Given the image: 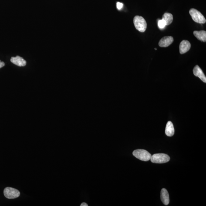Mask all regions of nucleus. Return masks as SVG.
Segmentation results:
<instances>
[{"label":"nucleus","instance_id":"8","mask_svg":"<svg viewBox=\"0 0 206 206\" xmlns=\"http://www.w3.org/2000/svg\"><path fill=\"white\" fill-rule=\"evenodd\" d=\"M193 73L195 76L198 77L204 82H206V77L204 72L199 66L196 65L193 69Z\"/></svg>","mask_w":206,"mask_h":206},{"label":"nucleus","instance_id":"5","mask_svg":"<svg viewBox=\"0 0 206 206\" xmlns=\"http://www.w3.org/2000/svg\"><path fill=\"white\" fill-rule=\"evenodd\" d=\"M4 196L8 199H14L19 197L20 195L19 191L16 189L10 187H7L4 191Z\"/></svg>","mask_w":206,"mask_h":206},{"label":"nucleus","instance_id":"16","mask_svg":"<svg viewBox=\"0 0 206 206\" xmlns=\"http://www.w3.org/2000/svg\"><path fill=\"white\" fill-rule=\"evenodd\" d=\"M4 65H5V63L3 61H0V68L4 67Z\"/></svg>","mask_w":206,"mask_h":206},{"label":"nucleus","instance_id":"15","mask_svg":"<svg viewBox=\"0 0 206 206\" xmlns=\"http://www.w3.org/2000/svg\"><path fill=\"white\" fill-rule=\"evenodd\" d=\"M117 9L118 10H121L123 6V4L119 2L117 3Z\"/></svg>","mask_w":206,"mask_h":206},{"label":"nucleus","instance_id":"17","mask_svg":"<svg viewBox=\"0 0 206 206\" xmlns=\"http://www.w3.org/2000/svg\"><path fill=\"white\" fill-rule=\"evenodd\" d=\"M81 206H88V204H86V203L84 202L82 203V204H81Z\"/></svg>","mask_w":206,"mask_h":206},{"label":"nucleus","instance_id":"3","mask_svg":"<svg viewBox=\"0 0 206 206\" xmlns=\"http://www.w3.org/2000/svg\"><path fill=\"white\" fill-rule=\"evenodd\" d=\"M170 159V158L168 155L165 153H157L152 155L150 160L153 163H164L169 162Z\"/></svg>","mask_w":206,"mask_h":206},{"label":"nucleus","instance_id":"18","mask_svg":"<svg viewBox=\"0 0 206 206\" xmlns=\"http://www.w3.org/2000/svg\"><path fill=\"white\" fill-rule=\"evenodd\" d=\"M155 49L156 50H157V49H156V48H155Z\"/></svg>","mask_w":206,"mask_h":206},{"label":"nucleus","instance_id":"1","mask_svg":"<svg viewBox=\"0 0 206 206\" xmlns=\"http://www.w3.org/2000/svg\"><path fill=\"white\" fill-rule=\"evenodd\" d=\"M135 28L141 32H144L147 28V22L144 18L139 16H135L133 20Z\"/></svg>","mask_w":206,"mask_h":206},{"label":"nucleus","instance_id":"7","mask_svg":"<svg viewBox=\"0 0 206 206\" xmlns=\"http://www.w3.org/2000/svg\"><path fill=\"white\" fill-rule=\"evenodd\" d=\"M191 47L190 42L187 40H183L180 45V53L183 54L188 51Z\"/></svg>","mask_w":206,"mask_h":206},{"label":"nucleus","instance_id":"4","mask_svg":"<svg viewBox=\"0 0 206 206\" xmlns=\"http://www.w3.org/2000/svg\"><path fill=\"white\" fill-rule=\"evenodd\" d=\"M189 12L192 19L195 22L200 24L205 23L206 20L205 18L201 12L195 9H191L189 10Z\"/></svg>","mask_w":206,"mask_h":206},{"label":"nucleus","instance_id":"13","mask_svg":"<svg viewBox=\"0 0 206 206\" xmlns=\"http://www.w3.org/2000/svg\"><path fill=\"white\" fill-rule=\"evenodd\" d=\"M162 19L166 22V25H169L172 23L173 19V15L171 13H166L163 15Z\"/></svg>","mask_w":206,"mask_h":206},{"label":"nucleus","instance_id":"14","mask_svg":"<svg viewBox=\"0 0 206 206\" xmlns=\"http://www.w3.org/2000/svg\"><path fill=\"white\" fill-rule=\"evenodd\" d=\"M166 25V22L163 19L159 21L158 26L160 28V29H163V28L165 27V26Z\"/></svg>","mask_w":206,"mask_h":206},{"label":"nucleus","instance_id":"9","mask_svg":"<svg viewBox=\"0 0 206 206\" xmlns=\"http://www.w3.org/2000/svg\"><path fill=\"white\" fill-rule=\"evenodd\" d=\"M10 61L13 64L19 67H24L26 64V61L23 58L19 56L12 57Z\"/></svg>","mask_w":206,"mask_h":206},{"label":"nucleus","instance_id":"6","mask_svg":"<svg viewBox=\"0 0 206 206\" xmlns=\"http://www.w3.org/2000/svg\"><path fill=\"white\" fill-rule=\"evenodd\" d=\"M174 41L173 37H165L161 39L159 42V46L160 47H166L169 46Z\"/></svg>","mask_w":206,"mask_h":206},{"label":"nucleus","instance_id":"10","mask_svg":"<svg viewBox=\"0 0 206 206\" xmlns=\"http://www.w3.org/2000/svg\"><path fill=\"white\" fill-rule=\"evenodd\" d=\"M161 199L163 204L167 205L169 204V194L165 189H162L161 192Z\"/></svg>","mask_w":206,"mask_h":206},{"label":"nucleus","instance_id":"12","mask_svg":"<svg viewBox=\"0 0 206 206\" xmlns=\"http://www.w3.org/2000/svg\"><path fill=\"white\" fill-rule=\"evenodd\" d=\"M194 35L198 40L204 42L206 41V32L204 31H194Z\"/></svg>","mask_w":206,"mask_h":206},{"label":"nucleus","instance_id":"11","mask_svg":"<svg viewBox=\"0 0 206 206\" xmlns=\"http://www.w3.org/2000/svg\"><path fill=\"white\" fill-rule=\"evenodd\" d=\"M174 133V129L173 124L171 121H168L167 123L166 129H165V134L167 136L171 137L173 136Z\"/></svg>","mask_w":206,"mask_h":206},{"label":"nucleus","instance_id":"2","mask_svg":"<svg viewBox=\"0 0 206 206\" xmlns=\"http://www.w3.org/2000/svg\"><path fill=\"white\" fill-rule=\"evenodd\" d=\"M133 155L139 160L147 162L150 160L152 155L147 150L143 149L135 150L133 153Z\"/></svg>","mask_w":206,"mask_h":206}]
</instances>
